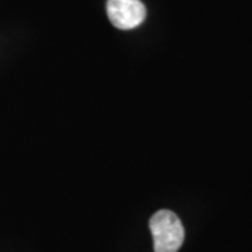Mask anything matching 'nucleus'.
Instances as JSON below:
<instances>
[{
	"mask_svg": "<svg viewBox=\"0 0 252 252\" xmlns=\"http://www.w3.org/2000/svg\"><path fill=\"white\" fill-rule=\"evenodd\" d=\"M107 13L111 23L119 30L139 27L146 18V7L140 0H108Z\"/></svg>",
	"mask_w": 252,
	"mask_h": 252,
	"instance_id": "obj_2",
	"label": "nucleus"
},
{
	"mask_svg": "<svg viewBox=\"0 0 252 252\" xmlns=\"http://www.w3.org/2000/svg\"><path fill=\"white\" fill-rule=\"evenodd\" d=\"M149 225L153 235L154 252H178L185 238V230L174 212L158 210L152 216Z\"/></svg>",
	"mask_w": 252,
	"mask_h": 252,
	"instance_id": "obj_1",
	"label": "nucleus"
}]
</instances>
